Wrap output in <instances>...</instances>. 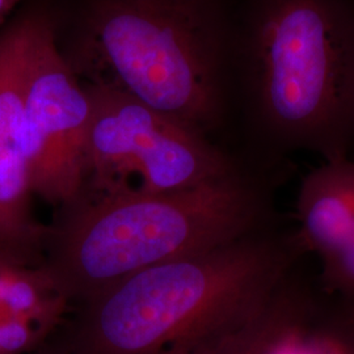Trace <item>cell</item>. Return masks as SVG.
<instances>
[{"mask_svg":"<svg viewBox=\"0 0 354 354\" xmlns=\"http://www.w3.org/2000/svg\"><path fill=\"white\" fill-rule=\"evenodd\" d=\"M66 207L36 269L48 289L80 304L142 270L241 241L257 216L235 174L175 192L80 196Z\"/></svg>","mask_w":354,"mask_h":354,"instance_id":"cell-1","label":"cell"},{"mask_svg":"<svg viewBox=\"0 0 354 354\" xmlns=\"http://www.w3.org/2000/svg\"><path fill=\"white\" fill-rule=\"evenodd\" d=\"M28 354H71L68 348L64 349H37Z\"/></svg>","mask_w":354,"mask_h":354,"instance_id":"cell-13","label":"cell"},{"mask_svg":"<svg viewBox=\"0 0 354 354\" xmlns=\"http://www.w3.org/2000/svg\"><path fill=\"white\" fill-rule=\"evenodd\" d=\"M335 279L344 285H354V234L340 252L328 261Z\"/></svg>","mask_w":354,"mask_h":354,"instance_id":"cell-10","label":"cell"},{"mask_svg":"<svg viewBox=\"0 0 354 354\" xmlns=\"http://www.w3.org/2000/svg\"><path fill=\"white\" fill-rule=\"evenodd\" d=\"M84 84L92 104L84 185L91 194L175 192L234 175L198 130L120 91Z\"/></svg>","mask_w":354,"mask_h":354,"instance_id":"cell-5","label":"cell"},{"mask_svg":"<svg viewBox=\"0 0 354 354\" xmlns=\"http://www.w3.org/2000/svg\"><path fill=\"white\" fill-rule=\"evenodd\" d=\"M299 215L304 241L333 259L354 234V163L329 160L307 177Z\"/></svg>","mask_w":354,"mask_h":354,"instance_id":"cell-8","label":"cell"},{"mask_svg":"<svg viewBox=\"0 0 354 354\" xmlns=\"http://www.w3.org/2000/svg\"><path fill=\"white\" fill-rule=\"evenodd\" d=\"M92 104L57 45L50 21L38 38L24 91L21 145L33 196L68 206L87 177Z\"/></svg>","mask_w":354,"mask_h":354,"instance_id":"cell-6","label":"cell"},{"mask_svg":"<svg viewBox=\"0 0 354 354\" xmlns=\"http://www.w3.org/2000/svg\"><path fill=\"white\" fill-rule=\"evenodd\" d=\"M317 354H354V333L329 332L317 339Z\"/></svg>","mask_w":354,"mask_h":354,"instance_id":"cell-11","label":"cell"},{"mask_svg":"<svg viewBox=\"0 0 354 354\" xmlns=\"http://www.w3.org/2000/svg\"><path fill=\"white\" fill-rule=\"evenodd\" d=\"M270 244L243 238L153 266L82 304L71 354H193L256 317L281 270Z\"/></svg>","mask_w":354,"mask_h":354,"instance_id":"cell-2","label":"cell"},{"mask_svg":"<svg viewBox=\"0 0 354 354\" xmlns=\"http://www.w3.org/2000/svg\"><path fill=\"white\" fill-rule=\"evenodd\" d=\"M301 337L299 327L268 302L245 324L193 354H292Z\"/></svg>","mask_w":354,"mask_h":354,"instance_id":"cell-9","label":"cell"},{"mask_svg":"<svg viewBox=\"0 0 354 354\" xmlns=\"http://www.w3.org/2000/svg\"><path fill=\"white\" fill-rule=\"evenodd\" d=\"M230 37L218 0H97L74 59L87 84L120 91L203 133L222 113Z\"/></svg>","mask_w":354,"mask_h":354,"instance_id":"cell-3","label":"cell"},{"mask_svg":"<svg viewBox=\"0 0 354 354\" xmlns=\"http://www.w3.org/2000/svg\"><path fill=\"white\" fill-rule=\"evenodd\" d=\"M19 1L20 0H0V24L6 21V19L12 12Z\"/></svg>","mask_w":354,"mask_h":354,"instance_id":"cell-12","label":"cell"},{"mask_svg":"<svg viewBox=\"0 0 354 354\" xmlns=\"http://www.w3.org/2000/svg\"><path fill=\"white\" fill-rule=\"evenodd\" d=\"M245 75L270 137L344 159L354 138L353 0H251Z\"/></svg>","mask_w":354,"mask_h":354,"instance_id":"cell-4","label":"cell"},{"mask_svg":"<svg viewBox=\"0 0 354 354\" xmlns=\"http://www.w3.org/2000/svg\"><path fill=\"white\" fill-rule=\"evenodd\" d=\"M48 23L28 13L0 30V266H38L45 251L48 227L32 212L21 122L29 67Z\"/></svg>","mask_w":354,"mask_h":354,"instance_id":"cell-7","label":"cell"}]
</instances>
